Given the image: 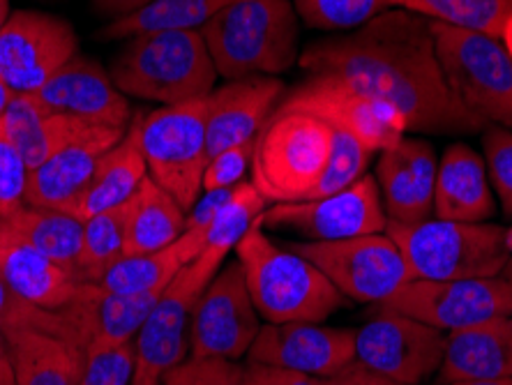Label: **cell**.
Wrapping results in <instances>:
<instances>
[{
    "label": "cell",
    "mask_w": 512,
    "mask_h": 385,
    "mask_svg": "<svg viewBox=\"0 0 512 385\" xmlns=\"http://www.w3.org/2000/svg\"><path fill=\"white\" fill-rule=\"evenodd\" d=\"M298 63L393 104L406 132L473 134L485 123L457 100L441 70L429 19L390 7L351 33L314 42Z\"/></svg>",
    "instance_id": "obj_1"
},
{
    "label": "cell",
    "mask_w": 512,
    "mask_h": 385,
    "mask_svg": "<svg viewBox=\"0 0 512 385\" xmlns=\"http://www.w3.org/2000/svg\"><path fill=\"white\" fill-rule=\"evenodd\" d=\"M233 252L266 323H321L344 305L346 298L312 261L266 236L263 215Z\"/></svg>",
    "instance_id": "obj_2"
},
{
    "label": "cell",
    "mask_w": 512,
    "mask_h": 385,
    "mask_svg": "<svg viewBox=\"0 0 512 385\" xmlns=\"http://www.w3.org/2000/svg\"><path fill=\"white\" fill-rule=\"evenodd\" d=\"M222 79L277 77L298 63V12L291 0H236L201 30Z\"/></svg>",
    "instance_id": "obj_3"
},
{
    "label": "cell",
    "mask_w": 512,
    "mask_h": 385,
    "mask_svg": "<svg viewBox=\"0 0 512 385\" xmlns=\"http://www.w3.org/2000/svg\"><path fill=\"white\" fill-rule=\"evenodd\" d=\"M109 74L123 95L162 107L201 100L220 77L199 30L134 35L111 58Z\"/></svg>",
    "instance_id": "obj_4"
},
{
    "label": "cell",
    "mask_w": 512,
    "mask_h": 385,
    "mask_svg": "<svg viewBox=\"0 0 512 385\" xmlns=\"http://www.w3.org/2000/svg\"><path fill=\"white\" fill-rule=\"evenodd\" d=\"M386 233L395 240L416 279L450 282L499 277L512 256L508 231L489 222H388Z\"/></svg>",
    "instance_id": "obj_5"
},
{
    "label": "cell",
    "mask_w": 512,
    "mask_h": 385,
    "mask_svg": "<svg viewBox=\"0 0 512 385\" xmlns=\"http://www.w3.org/2000/svg\"><path fill=\"white\" fill-rule=\"evenodd\" d=\"M333 127L312 113L277 107L254 141L250 183L268 203L310 199L323 176Z\"/></svg>",
    "instance_id": "obj_6"
},
{
    "label": "cell",
    "mask_w": 512,
    "mask_h": 385,
    "mask_svg": "<svg viewBox=\"0 0 512 385\" xmlns=\"http://www.w3.org/2000/svg\"><path fill=\"white\" fill-rule=\"evenodd\" d=\"M448 86L473 116L512 130V54L506 42L429 19Z\"/></svg>",
    "instance_id": "obj_7"
},
{
    "label": "cell",
    "mask_w": 512,
    "mask_h": 385,
    "mask_svg": "<svg viewBox=\"0 0 512 385\" xmlns=\"http://www.w3.org/2000/svg\"><path fill=\"white\" fill-rule=\"evenodd\" d=\"M206 116L208 95L139 113L137 120H132L148 176L169 192L185 213H190L203 194V171L208 164Z\"/></svg>",
    "instance_id": "obj_8"
},
{
    "label": "cell",
    "mask_w": 512,
    "mask_h": 385,
    "mask_svg": "<svg viewBox=\"0 0 512 385\" xmlns=\"http://www.w3.org/2000/svg\"><path fill=\"white\" fill-rule=\"evenodd\" d=\"M224 259L227 254L203 249L197 259L180 268L167 284L134 342L137 358H134L132 385L162 383V376L169 369L190 358L194 309H197L206 286L220 273Z\"/></svg>",
    "instance_id": "obj_9"
},
{
    "label": "cell",
    "mask_w": 512,
    "mask_h": 385,
    "mask_svg": "<svg viewBox=\"0 0 512 385\" xmlns=\"http://www.w3.org/2000/svg\"><path fill=\"white\" fill-rule=\"evenodd\" d=\"M289 249L312 261L344 298L356 303L383 305L406 282L416 279L386 231L328 243L305 240Z\"/></svg>",
    "instance_id": "obj_10"
},
{
    "label": "cell",
    "mask_w": 512,
    "mask_h": 385,
    "mask_svg": "<svg viewBox=\"0 0 512 385\" xmlns=\"http://www.w3.org/2000/svg\"><path fill=\"white\" fill-rule=\"evenodd\" d=\"M381 307L427 323L436 330H459L512 316V286L499 277L478 279H411Z\"/></svg>",
    "instance_id": "obj_11"
},
{
    "label": "cell",
    "mask_w": 512,
    "mask_h": 385,
    "mask_svg": "<svg viewBox=\"0 0 512 385\" xmlns=\"http://www.w3.org/2000/svg\"><path fill=\"white\" fill-rule=\"evenodd\" d=\"M280 107L312 113L337 130L353 134L372 153L395 148L406 134V120L393 104L360 93L349 83L326 74H310L282 97Z\"/></svg>",
    "instance_id": "obj_12"
},
{
    "label": "cell",
    "mask_w": 512,
    "mask_h": 385,
    "mask_svg": "<svg viewBox=\"0 0 512 385\" xmlns=\"http://www.w3.org/2000/svg\"><path fill=\"white\" fill-rule=\"evenodd\" d=\"M388 217L376 178L365 173L351 187L333 196L296 203H273L263 213V229H284L310 240H346L386 231Z\"/></svg>",
    "instance_id": "obj_13"
},
{
    "label": "cell",
    "mask_w": 512,
    "mask_h": 385,
    "mask_svg": "<svg viewBox=\"0 0 512 385\" xmlns=\"http://www.w3.org/2000/svg\"><path fill=\"white\" fill-rule=\"evenodd\" d=\"M443 353V330L390 307H381V312L356 332L360 365L402 385H420L439 372Z\"/></svg>",
    "instance_id": "obj_14"
},
{
    "label": "cell",
    "mask_w": 512,
    "mask_h": 385,
    "mask_svg": "<svg viewBox=\"0 0 512 385\" xmlns=\"http://www.w3.org/2000/svg\"><path fill=\"white\" fill-rule=\"evenodd\" d=\"M77 54L79 40L70 21L17 10L0 30V79L14 95H35Z\"/></svg>",
    "instance_id": "obj_15"
},
{
    "label": "cell",
    "mask_w": 512,
    "mask_h": 385,
    "mask_svg": "<svg viewBox=\"0 0 512 385\" xmlns=\"http://www.w3.org/2000/svg\"><path fill=\"white\" fill-rule=\"evenodd\" d=\"M261 316L238 261L222 266L206 286L190 326V358L243 360L261 330Z\"/></svg>",
    "instance_id": "obj_16"
},
{
    "label": "cell",
    "mask_w": 512,
    "mask_h": 385,
    "mask_svg": "<svg viewBox=\"0 0 512 385\" xmlns=\"http://www.w3.org/2000/svg\"><path fill=\"white\" fill-rule=\"evenodd\" d=\"M162 293L164 289L125 296L107 291L100 284H81L72 303L60 309V316L70 332L72 346L84 356L90 351L120 349L137 342L139 330Z\"/></svg>",
    "instance_id": "obj_17"
},
{
    "label": "cell",
    "mask_w": 512,
    "mask_h": 385,
    "mask_svg": "<svg viewBox=\"0 0 512 385\" xmlns=\"http://www.w3.org/2000/svg\"><path fill=\"white\" fill-rule=\"evenodd\" d=\"M247 360L330 379L356 360V330L319 323H263Z\"/></svg>",
    "instance_id": "obj_18"
},
{
    "label": "cell",
    "mask_w": 512,
    "mask_h": 385,
    "mask_svg": "<svg viewBox=\"0 0 512 385\" xmlns=\"http://www.w3.org/2000/svg\"><path fill=\"white\" fill-rule=\"evenodd\" d=\"M44 109L93 125L130 127V102L95 58L77 54L33 95Z\"/></svg>",
    "instance_id": "obj_19"
},
{
    "label": "cell",
    "mask_w": 512,
    "mask_h": 385,
    "mask_svg": "<svg viewBox=\"0 0 512 385\" xmlns=\"http://www.w3.org/2000/svg\"><path fill=\"white\" fill-rule=\"evenodd\" d=\"M284 83L277 77L227 81L208 95L206 146L208 160L222 150L252 143L280 107Z\"/></svg>",
    "instance_id": "obj_20"
},
{
    "label": "cell",
    "mask_w": 512,
    "mask_h": 385,
    "mask_svg": "<svg viewBox=\"0 0 512 385\" xmlns=\"http://www.w3.org/2000/svg\"><path fill=\"white\" fill-rule=\"evenodd\" d=\"M0 277L26 303L49 312H60L70 305L81 289V282L70 270L28 245L3 222H0Z\"/></svg>",
    "instance_id": "obj_21"
},
{
    "label": "cell",
    "mask_w": 512,
    "mask_h": 385,
    "mask_svg": "<svg viewBox=\"0 0 512 385\" xmlns=\"http://www.w3.org/2000/svg\"><path fill=\"white\" fill-rule=\"evenodd\" d=\"M0 123H3L7 137L17 146L30 171L72 143L97 137L107 130H118V127L93 125L86 120L44 109L33 95H14Z\"/></svg>",
    "instance_id": "obj_22"
},
{
    "label": "cell",
    "mask_w": 512,
    "mask_h": 385,
    "mask_svg": "<svg viewBox=\"0 0 512 385\" xmlns=\"http://www.w3.org/2000/svg\"><path fill=\"white\" fill-rule=\"evenodd\" d=\"M127 130H107L97 137L72 143L28 173L24 203L67 210L84 192L100 157L125 137Z\"/></svg>",
    "instance_id": "obj_23"
},
{
    "label": "cell",
    "mask_w": 512,
    "mask_h": 385,
    "mask_svg": "<svg viewBox=\"0 0 512 385\" xmlns=\"http://www.w3.org/2000/svg\"><path fill=\"white\" fill-rule=\"evenodd\" d=\"M512 376V316L450 330L439 369L443 385Z\"/></svg>",
    "instance_id": "obj_24"
},
{
    "label": "cell",
    "mask_w": 512,
    "mask_h": 385,
    "mask_svg": "<svg viewBox=\"0 0 512 385\" xmlns=\"http://www.w3.org/2000/svg\"><path fill=\"white\" fill-rule=\"evenodd\" d=\"M485 160L466 143H453L441 157L434 187L436 220L487 222L494 215Z\"/></svg>",
    "instance_id": "obj_25"
},
{
    "label": "cell",
    "mask_w": 512,
    "mask_h": 385,
    "mask_svg": "<svg viewBox=\"0 0 512 385\" xmlns=\"http://www.w3.org/2000/svg\"><path fill=\"white\" fill-rule=\"evenodd\" d=\"M146 178L148 166L143 160L137 132L130 123L125 137L100 157L84 192L65 213H72L81 222H86L107 210L125 206Z\"/></svg>",
    "instance_id": "obj_26"
},
{
    "label": "cell",
    "mask_w": 512,
    "mask_h": 385,
    "mask_svg": "<svg viewBox=\"0 0 512 385\" xmlns=\"http://www.w3.org/2000/svg\"><path fill=\"white\" fill-rule=\"evenodd\" d=\"M10 344L17 385H79L86 356L77 346L42 330L3 332Z\"/></svg>",
    "instance_id": "obj_27"
},
{
    "label": "cell",
    "mask_w": 512,
    "mask_h": 385,
    "mask_svg": "<svg viewBox=\"0 0 512 385\" xmlns=\"http://www.w3.org/2000/svg\"><path fill=\"white\" fill-rule=\"evenodd\" d=\"M187 213L153 178H146L130 201L125 222V256L153 254L171 247L185 231Z\"/></svg>",
    "instance_id": "obj_28"
},
{
    "label": "cell",
    "mask_w": 512,
    "mask_h": 385,
    "mask_svg": "<svg viewBox=\"0 0 512 385\" xmlns=\"http://www.w3.org/2000/svg\"><path fill=\"white\" fill-rule=\"evenodd\" d=\"M0 222L77 277V263L84 245V222L79 217L65 210L19 203L14 208L0 210Z\"/></svg>",
    "instance_id": "obj_29"
},
{
    "label": "cell",
    "mask_w": 512,
    "mask_h": 385,
    "mask_svg": "<svg viewBox=\"0 0 512 385\" xmlns=\"http://www.w3.org/2000/svg\"><path fill=\"white\" fill-rule=\"evenodd\" d=\"M236 0H153L130 17L109 21L100 30L102 40H130L134 35L160 30H201L224 7Z\"/></svg>",
    "instance_id": "obj_30"
},
{
    "label": "cell",
    "mask_w": 512,
    "mask_h": 385,
    "mask_svg": "<svg viewBox=\"0 0 512 385\" xmlns=\"http://www.w3.org/2000/svg\"><path fill=\"white\" fill-rule=\"evenodd\" d=\"M441 24L476 30L506 40L512 33V0H386Z\"/></svg>",
    "instance_id": "obj_31"
},
{
    "label": "cell",
    "mask_w": 512,
    "mask_h": 385,
    "mask_svg": "<svg viewBox=\"0 0 512 385\" xmlns=\"http://www.w3.org/2000/svg\"><path fill=\"white\" fill-rule=\"evenodd\" d=\"M125 222L127 203L84 222V245H81L77 263V279L81 284H100L109 268H114L123 259Z\"/></svg>",
    "instance_id": "obj_32"
},
{
    "label": "cell",
    "mask_w": 512,
    "mask_h": 385,
    "mask_svg": "<svg viewBox=\"0 0 512 385\" xmlns=\"http://www.w3.org/2000/svg\"><path fill=\"white\" fill-rule=\"evenodd\" d=\"M183 266H187L183 247L176 240L171 247L160 249L153 254L141 256H123L109 273L102 277L100 286L114 293H125V296H134V293H148V291H162L167 289L176 273Z\"/></svg>",
    "instance_id": "obj_33"
},
{
    "label": "cell",
    "mask_w": 512,
    "mask_h": 385,
    "mask_svg": "<svg viewBox=\"0 0 512 385\" xmlns=\"http://www.w3.org/2000/svg\"><path fill=\"white\" fill-rule=\"evenodd\" d=\"M266 208L268 201L263 199L259 190H256L250 180H243V183L233 190L229 201L217 210L213 222H210L206 236H203V249L229 254L231 249H236L240 238L252 229L254 222L266 213Z\"/></svg>",
    "instance_id": "obj_34"
},
{
    "label": "cell",
    "mask_w": 512,
    "mask_h": 385,
    "mask_svg": "<svg viewBox=\"0 0 512 385\" xmlns=\"http://www.w3.org/2000/svg\"><path fill=\"white\" fill-rule=\"evenodd\" d=\"M293 7L307 26L330 33H351L390 10L386 0H293Z\"/></svg>",
    "instance_id": "obj_35"
},
{
    "label": "cell",
    "mask_w": 512,
    "mask_h": 385,
    "mask_svg": "<svg viewBox=\"0 0 512 385\" xmlns=\"http://www.w3.org/2000/svg\"><path fill=\"white\" fill-rule=\"evenodd\" d=\"M372 155L374 153L365 146L363 141H358L349 132L333 127V150H330L328 164L326 169H323L321 180L316 183L307 201L323 199V196H333L337 192L346 190V187H351L356 180L365 176Z\"/></svg>",
    "instance_id": "obj_36"
},
{
    "label": "cell",
    "mask_w": 512,
    "mask_h": 385,
    "mask_svg": "<svg viewBox=\"0 0 512 385\" xmlns=\"http://www.w3.org/2000/svg\"><path fill=\"white\" fill-rule=\"evenodd\" d=\"M376 185L381 192V203L386 210L388 222L416 224L425 222L416 201V187H413L411 173L406 171L404 162L399 160L393 148L383 150L376 164Z\"/></svg>",
    "instance_id": "obj_37"
},
{
    "label": "cell",
    "mask_w": 512,
    "mask_h": 385,
    "mask_svg": "<svg viewBox=\"0 0 512 385\" xmlns=\"http://www.w3.org/2000/svg\"><path fill=\"white\" fill-rule=\"evenodd\" d=\"M10 330H42L49 332V335L65 339L67 344H72L70 332H67L60 312H49V309L26 303V300L17 296V293L5 284V279L0 277V332Z\"/></svg>",
    "instance_id": "obj_38"
},
{
    "label": "cell",
    "mask_w": 512,
    "mask_h": 385,
    "mask_svg": "<svg viewBox=\"0 0 512 385\" xmlns=\"http://www.w3.org/2000/svg\"><path fill=\"white\" fill-rule=\"evenodd\" d=\"M393 150L397 153L399 160L404 162L406 171L411 173L413 187H416L418 208L425 220H429L434 213V187H436V171H439L434 148L423 139L404 137Z\"/></svg>",
    "instance_id": "obj_39"
},
{
    "label": "cell",
    "mask_w": 512,
    "mask_h": 385,
    "mask_svg": "<svg viewBox=\"0 0 512 385\" xmlns=\"http://www.w3.org/2000/svg\"><path fill=\"white\" fill-rule=\"evenodd\" d=\"M162 385H243V365L227 358H187L162 376Z\"/></svg>",
    "instance_id": "obj_40"
},
{
    "label": "cell",
    "mask_w": 512,
    "mask_h": 385,
    "mask_svg": "<svg viewBox=\"0 0 512 385\" xmlns=\"http://www.w3.org/2000/svg\"><path fill=\"white\" fill-rule=\"evenodd\" d=\"M483 146L487 176L499 194L503 215L512 217V130L492 125L483 134Z\"/></svg>",
    "instance_id": "obj_41"
},
{
    "label": "cell",
    "mask_w": 512,
    "mask_h": 385,
    "mask_svg": "<svg viewBox=\"0 0 512 385\" xmlns=\"http://www.w3.org/2000/svg\"><path fill=\"white\" fill-rule=\"evenodd\" d=\"M134 344L120 349L86 353V367L79 385H132Z\"/></svg>",
    "instance_id": "obj_42"
},
{
    "label": "cell",
    "mask_w": 512,
    "mask_h": 385,
    "mask_svg": "<svg viewBox=\"0 0 512 385\" xmlns=\"http://www.w3.org/2000/svg\"><path fill=\"white\" fill-rule=\"evenodd\" d=\"M254 141L243 143V146H233L213 155L203 171V192L215 190H231L240 185L252 166Z\"/></svg>",
    "instance_id": "obj_43"
},
{
    "label": "cell",
    "mask_w": 512,
    "mask_h": 385,
    "mask_svg": "<svg viewBox=\"0 0 512 385\" xmlns=\"http://www.w3.org/2000/svg\"><path fill=\"white\" fill-rule=\"evenodd\" d=\"M28 173V164L0 123V210L24 203Z\"/></svg>",
    "instance_id": "obj_44"
},
{
    "label": "cell",
    "mask_w": 512,
    "mask_h": 385,
    "mask_svg": "<svg viewBox=\"0 0 512 385\" xmlns=\"http://www.w3.org/2000/svg\"><path fill=\"white\" fill-rule=\"evenodd\" d=\"M243 385H321V379L247 360V365H243Z\"/></svg>",
    "instance_id": "obj_45"
},
{
    "label": "cell",
    "mask_w": 512,
    "mask_h": 385,
    "mask_svg": "<svg viewBox=\"0 0 512 385\" xmlns=\"http://www.w3.org/2000/svg\"><path fill=\"white\" fill-rule=\"evenodd\" d=\"M321 385H402L386 379V376L372 372L358 360H353L349 367H344L340 374L330 376V379H321Z\"/></svg>",
    "instance_id": "obj_46"
},
{
    "label": "cell",
    "mask_w": 512,
    "mask_h": 385,
    "mask_svg": "<svg viewBox=\"0 0 512 385\" xmlns=\"http://www.w3.org/2000/svg\"><path fill=\"white\" fill-rule=\"evenodd\" d=\"M150 3H153V0H90L93 10L100 14V17H107L111 21L130 17V14L143 10V7Z\"/></svg>",
    "instance_id": "obj_47"
},
{
    "label": "cell",
    "mask_w": 512,
    "mask_h": 385,
    "mask_svg": "<svg viewBox=\"0 0 512 385\" xmlns=\"http://www.w3.org/2000/svg\"><path fill=\"white\" fill-rule=\"evenodd\" d=\"M0 385H17V376H14V362L10 353V344L3 332H0Z\"/></svg>",
    "instance_id": "obj_48"
},
{
    "label": "cell",
    "mask_w": 512,
    "mask_h": 385,
    "mask_svg": "<svg viewBox=\"0 0 512 385\" xmlns=\"http://www.w3.org/2000/svg\"><path fill=\"white\" fill-rule=\"evenodd\" d=\"M14 100V93L10 88H7V83L0 79V118H3V113L10 107V102Z\"/></svg>",
    "instance_id": "obj_49"
},
{
    "label": "cell",
    "mask_w": 512,
    "mask_h": 385,
    "mask_svg": "<svg viewBox=\"0 0 512 385\" xmlns=\"http://www.w3.org/2000/svg\"><path fill=\"white\" fill-rule=\"evenodd\" d=\"M453 385H512V376H506V379H489V381H466V383H453Z\"/></svg>",
    "instance_id": "obj_50"
},
{
    "label": "cell",
    "mask_w": 512,
    "mask_h": 385,
    "mask_svg": "<svg viewBox=\"0 0 512 385\" xmlns=\"http://www.w3.org/2000/svg\"><path fill=\"white\" fill-rule=\"evenodd\" d=\"M10 0H0V30L7 24V19H10Z\"/></svg>",
    "instance_id": "obj_51"
},
{
    "label": "cell",
    "mask_w": 512,
    "mask_h": 385,
    "mask_svg": "<svg viewBox=\"0 0 512 385\" xmlns=\"http://www.w3.org/2000/svg\"><path fill=\"white\" fill-rule=\"evenodd\" d=\"M501 277L506 279V282L512 286V256H510V261H508V266L503 268V273H501Z\"/></svg>",
    "instance_id": "obj_52"
},
{
    "label": "cell",
    "mask_w": 512,
    "mask_h": 385,
    "mask_svg": "<svg viewBox=\"0 0 512 385\" xmlns=\"http://www.w3.org/2000/svg\"><path fill=\"white\" fill-rule=\"evenodd\" d=\"M157 385H162V383H157Z\"/></svg>",
    "instance_id": "obj_53"
}]
</instances>
